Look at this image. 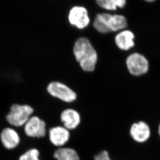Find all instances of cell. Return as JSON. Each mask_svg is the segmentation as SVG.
<instances>
[{
  "label": "cell",
  "mask_w": 160,
  "mask_h": 160,
  "mask_svg": "<svg viewBox=\"0 0 160 160\" xmlns=\"http://www.w3.org/2000/svg\"><path fill=\"white\" fill-rule=\"evenodd\" d=\"M73 53L83 71L92 72L95 70L98 56L87 38L82 37L76 41L73 47Z\"/></svg>",
  "instance_id": "obj_1"
},
{
  "label": "cell",
  "mask_w": 160,
  "mask_h": 160,
  "mask_svg": "<svg viewBox=\"0 0 160 160\" xmlns=\"http://www.w3.org/2000/svg\"><path fill=\"white\" fill-rule=\"evenodd\" d=\"M33 112V108L29 105L15 104L11 106L6 116V120L14 127H22L28 121Z\"/></svg>",
  "instance_id": "obj_2"
},
{
  "label": "cell",
  "mask_w": 160,
  "mask_h": 160,
  "mask_svg": "<svg viewBox=\"0 0 160 160\" xmlns=\"http://www.w3.org/2000/svg\"><path fill=\"white\" fill-rule=\"evenodd\" d=\"M125 63L130 74L135 76L146 74L149 68V63L146 58L137 52L130 54L127 57Z\"/></svg>",
  "instance_id": "obj_3"
},
{
  "label": "cell",
  "mask_w": 160,
  "mask_h": 160,
  "mask_svg": "<svg viewBox=\"0 0 160 160\" xmlns=\"http://www.w3.org/2000/svg\"><path fill=\"white\" fill-rule=\"evenodd\" d=\"M47 92L56 98L67 103H72L77 98V94L72 89L59 82H52L47 87Z\"/></svg>",
  "instance_id": "obj_4"
},
{
  "label": "cell",
  "mask_w": 160,
  "mask_h": 160,
  "mask_svg": "<svg viewBox=\"0 0 160 160\" xmlns=\"http://www.w3.org/2000/svg\"><path fill=\"white\" fill-rule=\"evenodd\" d=\"M68 19L70 24L80 30L87 27L90 22L88 11L83 6L72 7L68 13Z\"/></svg>",
  "instance_id": "obj_5"
},
{
  "label": "cell",
  "mask_w": 160,
  "mask_h": 160,
  "mask_svg": "<svg viewBox=\"0 0 160 160\" xmlns=\"http://www.w3.org/2000/svg\"><path fill=\"white\" fill-rule=\"evenodd\" d=\"M24 131L30 138H44L46 134V124L43 120L36 116L31 117L24 125Z\"/></svg>",
  "instance_id": "obj_6"
},
{
  "label": "cell",
  "mask_w": 160,
  "mask_h": 160,
  "mask_svg": "<svg viewBox=\"0 0 160 160\" xmlns=\"http://www.w3.org/2000/svg\"><path fill=\"white\" fill-rule=\"evenodd\" d=\"M49 137L52 145L56 147L63 146L70 139V132L64 127H53L49 130Z\"/></svg>",
  "instance_id": "obj_7"
},
{
  "label": "cell",
  "mask_w": 160,
  "mask_h": 160,
  "mask_svg": "<svg viewBox=\"0 0 160 160\" xmlns=\"http://www.w3.org/2000/svg\"><path fill=\"white\" fill-rule=\"evenodd\" d=\"M0 139L3 146L9 150L16 148L20 142V138L18 133L11 128H6L2 131Z\"/></svg>",
  "instance_id": "obj_8"
},
{
  "label": "cell",
  "mask_w": 160,
  "mask_h": 160,
  "mask_svg": "<svg viewBox=\"0 0 160 160\" xmlns=\"http://www.w3.org/2000/svg\"><path fill=\"white\" fill-rule=\"evenodd\" d=\"M130 133L132 138L138 142H145L150 136L149 127L143 121L134 123L130 128Z\"/></svg>",
  "instance_id": "obj_9"
},
{
  "label": "cell",
  "mask_w": 160,
  "mask_h": 160,
  "mask_svg": "<svg viewBox=\"0 0 160 160\" xmlns=\"http://www.w3.org/2000/svg\"><path fill=\"white\" fill-rule=\"evenodd\" d=\"M134 34L131 31L122 30L115 36V44L120 50L127 51L134 46Z\"/></svg>",
  "instance_id": "obj_10"
},
{
  "label": "cell",
  "mask_w": 160,
  "mask_h": 160,
  "mask_svg": "<svg viewBox=\"0 0 160 160\" xmlns=\"http://www.w3.org/2000/svg\"><path fill=\"white\" fill-rule=\"evenodd\" d=\"M60 119L63 123L64 127L68 130L76 128L81 120L78 112L72 108L64 110L61 113Z\"/></svg>",
  "instance_id": "obj_11"
},
{
  "label": "cell",
  "mask_w": 160,
  "mask_h": 160,
  "mask_svg": "<svg viewBox=\"0 0 160 160\" xmlns=\"http://www.w3.org/2000/svg\"><path fill=\"white\" fill-rule=\"evenodd\" d=\"M112 14L109 13L98 14L93 23L94 29L101 33H108L111 32L109 28V20Z\"/></svg>",
  "instance_id": "obj_12"
},
{
  "label": "cell",
  "mask_w": 160,
  "mask_h": 160,
  "mask_svg": "<svg viewBox=\"0 0 160 160\" xmlns=\"http://www.w3.org/2000/svg\"><path fill=\"white\" fill-rule=\"evenodd\" d=\"M53 157L57 160H79L77 152L70 148L58 149L54 151Z\"/></svg>",
  "instance_id": "obj_13"
},
{
  "label": "cell",
  "mask_w": 160,
  "mask_h": 160,
  "mask_svg": "<svg viewBox=\"0 0 160 160\" xmlns=\"http://www.w3.org/2000/svg\"><path fill=\"white\" fill-rule=\"evenodd\" d=\"M127 20L121 15H112L109 21V27L112 32L123 30L127 27Z\"/></svg>",
  "instance_id": "obj_14"
},
{
  "label": "cell",
  "mask_w": 160,
  "mask_h": 160,
  "mask_svg": "<svg viewBox=\"0 0 160 160\" xmlns=\"http://www.w3.org/2000/svg\"><path fill=\"white\" fill-rule=\"evenodd\" d=\"M96 3L100 8L108 11H115L118 8L117 0H97Z\"/></svg>",
  "instance_id": "obj_15"
},
{
  "label": "cell",
  "mask_w": 160,
  "mask_h": 160,
  "mask_svg": "<svg viewBox=\"0 0 160 160\" xmlns=\"http://www.w3.org/2000/svg\"><path fill=\"white\" fill-rule=\"evenodd\" d=\"M39 156V151L35 148H32L20 156L18 160H40Z\"/></svg>",
  "instance_id": "obj_16"
},
{
  "label": "cell",
  "mask_w": 160,
  "mask_h": 160,
  "mask_svg": "<svg viewBox=\"0 0 160 160\" xmlns=\"http://www.w3.org/2000/svg\"><path fill=\"white\" fill-rule=\"evenodd\" d=\"M94 160H110L107 151H101L94 157Z\"/></svg>",
  "instance_id": "obj_17"
},
{
  "label": "cell",
  "mask_w": 160,
  "mask_h": 160,
  "mask_svg": "<svg viewBox=\"0 0 160 160\" xmlns=\"http://www.w3.org/2000/svg\"><path fill=\"white\" fill-rule=\"evenodd\" d=\"M159 135H160V125H159Z\"/></svg>",
  "instance_id": "obj_18"
},
{
  "label": "cell",
  "mask_w": 160,
  "mask_h": 160,
  "mask_svg": "<svg viewBox=\"0 0 160 160\" xmlns=\"http://www.w3.org/2000/svg\"><path fill=\"white\" fill-rule=\"evenodd\" d=\"M154 1H150V0H148V1H147V2H154Z\"/></svg>",
  "instance_id": "obj_19"
}]
</instances>
